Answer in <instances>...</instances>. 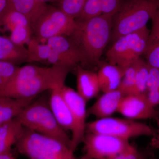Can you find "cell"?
Returning <instances> with one entry per match:
<instances>
[{
	"label": "cell",
	"instance_id": "6da1fadb",
	"mask_svg": "<svg viewBox=\"0 0 159 159\" xmlns=\"http://www.w3.org/2000/svg\"><path fill=\"white\" fill-rule=\"evenodd\" d=\"M73 68L57 66L43 67L31 65L21 67L14 79L0 89V96L36 98L43 92L65 85L66 78Z\"/></svg>",
	"mask_w": 159,
	"mask_h": 159
},
{
	"label": "cell",
	"instance_id": "7a4b0ae2",
	"mask_svg": "<svg viewBox=\"0 0 159 159\" xmlns=\"http://www.w3.org/2000/svg\"><path fill=\"white\" fill-rule=\"evenodd\" d=\"M112 16L101 15L83 21H77L68 36L82 57V66L99 62L111 37Z\"/></svg>",
	"mask_w": 159,
	"mask_h": 159
},
{
	"label": "cell",
	"instance_id": "3957f363",
	"mask_svg": "<svg viewBox=\"0 0 159 159\" xmlns=\"http://www.w3.org/2000/svg\"><path fill=\"white\" fill-rule=\"evenodd\" d=\"M158 9L156 0H128L122 2L113 17L111 40L147 27V23Z\"/></svg>",
	"mask_w": 159,
	"mask_h": 159
},
{
	"label": "cell",
	"instance_id": "277c9868",
	"mask_svg": "<svg viewBox=\"0 0 159 159\" xmlns=\"http://www.w3.org/2000/svg\"><path fill=\"white\" fill-rule=\"evenodd\" d=\"M16 118L26 128L57 139L70 148L71 138L54 116L49 100L34 99Z\"/></svg>",
	"mask_w": 159,
	"mask_h": 159
},
{
	"label": "cell",
	"instance_id": "5b68a950",
	"mask_svg": "<svg viewBox=\"0 0 159 159\" xmlns=\"http://www.w3.org/2000/svg\"><path fill=\"white\" fill-rule=\"evenodd\" d=\"M19 153L29 159H75L74 152L57 139L25 127L15 145Z\"/></svg>",
	"mask_w": 159,
	"mask_h": 159
},
{
	"label": "cell",
	"instance_id": "8992f818",
	"mask_svg": "<svg viewBox=\"0 0 159 159\" xmlns=\"http://www.w3.org/2000/svg\"><path fill=\"white\" fill-rule=\"evenodd\" d=\"M150 31L147 27L119 38L106 53L109 63L123 70L144 54Z\"/></svg>",
	"mask_w": 159,
	"mask_h": 159
},
{
	"label": "cell",
	"instance_id": "52a82bcc",
	"mask_svg": "<svg viewBox=\"0 0 159 159\" xmlns=\"http://www.w3.org/2000/svg\"><path fill=\"white\" fill-rule=\"evenodd\" d=\"M86 132L107 135L128 140L139 136L154 137L156 134L153 129L145 123L132 119L111 117L87 123Z\"/></svg>",
	"mask_w": 159,
	"mask_h": 159
},
{
	"label": "cell",
	"instance_id": "ba28073f",
	"mask_svg": "<svg viewBox=\"0 0 159 159\" xmlns=\"http://www.w3.org/2000/svg\"><path fill=\"white\" fill-rule=\"evenodd\" d=\"M77 24L71 17L60 8L48 6L33 26L34 37L39 42H47L51 38L57 36H69Z\"/></svg>",
	"mask_w": 159,
	"mask_h": 159
},
{
	"label": "cell",
	"instance_id": "9c48e42d",
	"mask_svg": "<svg viewBox=\"0 0 159 159\" xmlns=\"http://www.w3.org/2000/svg\"><path fill=\"white\" fill-rule=\"evenodd\" d=\"M84 154L91 159H109L123 152L130 146L129 140L102 134L86 133Z\"/></svg>",
	"mask_w": 159,
	"mask_h": 159
},
{
	"label": "cell",
	"instance_id": "30bf717a",
	"mask_svg": "<svg viewBox=\"0 0 159 159\" xmlns=\"http://www.w3.org/2000/svg\"><path fill=\"white\" fill-rule=\"evenodd\" d=\"M61 93L70 107L73 118L70 149L74 152L83 142L86 132L87 102L77 91L70 87L64 85L61 88Z\"/></svg>",
	"mask_w": 159,
	"mask_h": 159
},
{
	"label": "cell",
	"instance_id": "8fae6325",
	"mask_svg": "<svg viewBox=\"0 0 159 159\" xmlns=\"http://www.w3.org/2000/svg\"><path fill=\"white\" fill-rule=\"evenodd\" d=\"M117 112L130 119H158V112L148 101L146 94L125 95Z\"/></svg>",
	"mask_w": 159,
	"mask_h": 159
},
{
	"label": "cell",
	"instance_id": "7c38bea8",
	"mask_svg": "<svg viewBox=\"0 0 159 159\" xmlns=\"http://www.w3.org/2000/svg\"><path fill=\"white\" fill-rule=\"evenodd\" d=\"M125 95L119 89L104 93L88 109V115L95 116L98 119L111 117L118 111L119 103Z\"/></svg>",
	"mask_w": 159,
	"mask_h": 159
},
{
	"label": "cell",
	"instance_id": "4fadbf2b",
	"mask_svg": "<svg viewBox=\"0 0 159 159\" xmlns=\"http://www.w3.org/2000/svg\"><path fill=\"white\" fill-rule=\"evenodd\" d=\"M62 87L51 90L49 105L61 126L66 131L71 132L73 127V118L70 107L61 93Z\"/></svg>",
	"mask_w": 159,
	"mask_h": 159
},
{
	"label": "cell",
	"instance_id": "5bb4252c",
	"mask_svg": "<svg viewBox=\"0 0 159 159\" xmlns=\"http://www.w3.org/2000/svg\"><path fill=\"white\" fill-rule=\"evenodd\" d=\"M77 92L87 102L100 91L97 73L77 66L76 71Z\"/></svg>",
	"mask_w": 159,
	"mask_h": 159
},
{
	"label": "cell",
	"instance_id": "9a60e30c",
	"mask_svg": "<svg viewBox=\"0 0 159 159\" xmlns=\"http://www.w3.org/2000/svg\"><path fill=\"white\" fill-rule=\"evenodd\" d=\"M35 98L0 96V124L16 118Z\"/></svg>",
	"mask_w": 159,
	"mask_h": 159
},
{
	"label": "cell",
	"instance_id": "2e32d148",
	"mask_svg": "<svg viewBox=\"0 0 159 159\" xmlns=\"http://www.w3.org/2000/svg\"><path fill=\"white\" fill-rule=\"evenodd\" d=\"M100 91L103 93L118 89L124 74V70L108 63L100 67L97 73Z\"/></svg>",
	"mask_w": 159,
	"mask_h": 159
},
{
	"label": "cell",
	"instance_id": "e0dca14e",
	"mask_svg": "<svg viewBox=\"0 0 159 159\" xmlns=\"http://www.w3.org/2000/svg\"><path fill=\"white\" fill-rule=\"evenodd\" d=\"M25 129L17 118L0 124V153L11 151L22 136Z\"/></svg>",
	"mask_w": 159,
	"mask_h": 159
},
{
	"label": "cell",
	"instance_id": "ac0fdd59",
	"mask_svg": "<svg viewBox=\"0 0 159 159\" xmlns=\"http://www.w3.org/2000/svg\"><path fill=\"white\" fill-rule=\"evenodd\" d=\"M28 60L29 52L25 46L15 43L9 37L0 36V61L18 65L28 62Z\"/></svg>",
	"mask_w": 159,
	"mask_h": 159
},
{
	"label": "cell",
	"instance_id": "d6986e66",
	"mask_svg": "<svg viewBox=\"0 0 159 159\" xmlns=\"http://www.w3.org/2000/svg\"><path fill=\"white\" fill-rule=\"evenodd\" d=\"M151 20L152 26L144 54L148 65L159 69V9Z\"/></svg>",
	"mask_w": 159,
	"mask_h": 159
},
{
	"label": "cell",
	"instance_id": "ffe728a7",
	"mask_svg": "<svg viewBox=\"0 0 159 159\" xmlns=\"http://www.w3.org/2000/svg\"><path fill=\"white\" fill-rule=\"evenodd\" d=\"M46 43L58 54L70 60L76 65L82 62L81 54L68 36L61 35L51 38Z\"/></svg>",
	"mask_w": 159,
	"mask_h": 159
},
{
	"label": "cell",
	"instance_id": "44dd1931",
	"mask_svg": "<svg viewBox=\"0 0 159 159\" xmlns=\"http://www.w3.org/2000/svg\"><path fill=\"white\" fill-rule=\"evenodd\" d=\"M11 2L14 9L25 16L32 27L49 6L40 0H11Z\"/></svg>",
	"mask_w": 159,
	"mask_h": 159
},
{
	"label": "cell",
	"instance_id": "7402d4cb",
	"mask_svg": "<svg viewBox=\"0 0 159 159\" xmlns=\"http://www.w3.org/2000/svg\"><path fill=\"white\" fill-rule=\"evenodd\" d=\"M27 45L29 52L28 62L48 63L51 51V48L48 44L39 42L34 36Z\"/></svg>",
	"mask_w": 159,
	"mask_h": 159
},
{
	"label": "cell",
	"instance_id": "603a6c76",
	"mask_svg": "<svg viewBox=\"0 0 159 159\" xmlns=\"http://www.w3.org/2000/svg\"><path fill=\"white\" fill-rule=\"evenodd\" d=\"M0 23L5 31H9L10 32L20 26L32 27L31 23L25 16L15 9L9 11L0 18Z\"/></svg>",
	"mask_w": 159,
	"mask_h": 159
},
{
	"label": "cell",
	"instance_id": "cb8c5ba5",
	"mask_svg": "<svg viewBox=\"0 0 159 159\" xmlns=\"http://www.w3.org/2000/svg\"><path fill=\"white\" fill-rule=\"evenodd\" d=\"M149 66L146 61L140 58L136 74L134 86L132 94H146L147 93Z\"/></svg>",
	"mask_w": 159,
	"mask_h": 159
},
{
	"label": "cell",
	"instance_id": "d4e9b609",
	"mask_svg": "<svg viewBox=\"0 0 159 159\" xmlns=\"http://www.w3.org/2000/svg\"><path fill=\"white\" fill-rule=\"evenodd\" d=\"M140 58L124 70V76L119 89L125 95L132 93Z\"/></svg>",
	"mask_w": 159,
	"mask_h": 159
},
{
	"label": "cell",
	"instance_id": "484cf974",
	"mask_svg": "<svg viewBox=\"0 0 159 159\" xmlns=\"http://www.w3.org/2000/svg\"><path fill=\"white\" fill-rule=\"evenodd\" d=\"M20 68L12 63L0 61V89L4 88L14 79Z\"/></svg>",
	"mask_w": 159,
	"mask_h": 159
},
{
	"label": "cell",
	"instance_id": "4316f807",
	"mask_svg": "<svg viewBox=\"0 0 159 159\" xmlns=\"http://www.w3.org/2000/svg\"><path fill=\"white\" fill-rule=\"evenodd\" d=\"M102 15L101 0H87L82 11L77 19V21H83L97 17Z\"/></svg>",
	"mask_w": 159,
	"mask_h": 159
},
{
	"label": "cell",
	"instance_id": "83f0119b",
	"mask_svg": "<svg viewBox=\"0 0 159 159\" xmlns=\"http://www.w3.org/2000/svg\"><path fill=\"white\" fill-rule=\"evenodd\" d=\"M33 29L31 26H20L11 31L9 38L15 43L25 46L29 43L33 37Z\"/></svg>",
	"mask_w": 159,
	"mask_h": 159
},
{
	"label": "cell",
	"instance_id": "f1b7e54d",
	"mask_svg": "<svg viewBox=\"0 0 159 159\" xmlns=\"http://www.w3.org/2000/svg\"><path fill=\"white\" fill-rule=\"evenodd\" d=\"M87 0H59V8L75 19L79 16Z\"/></svg>",
	"mask_w": 159,
	"mask_h": 159
},
{
	"label": "cell",
	"instance_id": "f546056e",
	"mask_svg": "<svg viewBox=\"0 0 159 159\" xmlns=\"http://www.w3.org/2000/svg\"><path fill=\"white\" fill-rule=\"evenodd\" d=\"M122 2V0H101L102 14L113 17Z\"/></svg>",
	"mask_w": 159,
	"mask_h": 159
},
{
	"label": "cell",
	"instance_id": "4dcf8cb0",
	"mask_svg": "<svg viewBox=\"0 0 159 159\" xmlns=\"http://www.w3.org/2000/svg\"><path fill=\"white\" fill-rule=\"evenodd\" d=\"M109 159H144V158L134 146L130 145L123 152Z\"/></svg>",
	"mask_w": 159,
	"mask_h": 159
},
{
	"label": "cell",
	"instance_id": "1f68e13d",
	"mask_svg": "<svg viewBox=\"0 0 159 159\" xmlns=\"http://www.w3.org/2000/svg\"><path fill=\"white\" fill-rule=\"evenodd\" d=\"M147 97L152 105L154 107L159 105V85L148 89L147 91Z\"/></svg>",
	"mask_w": 159,
	"mask_h": 159
},
{
	"label": "cell",
	"instance_id": "d6a6232c",
	"mask_svg": "<svg viewBox=\"0 0 159 159\" xmlns=\"http://www.w3.org/2000/svg\"><path fill=\"white\" fill-rule=\"evenodd\" d=\"M13 9L11 0H0V18Z\"/></svg>",
	"mask_w": 159,
	"mask_h": 159
},
{
	"label": "cell",
	"instance_id": "836d02e7",
	"mask_svg": "<svg viewBox=\"0 0 159 159\" xmlns=\"http://www.w3.org/2000/svg\"><path fill=\"white\" fill-rule=\"evenodd\" d=\"M157 121L158 129L155 135L153 137V139L152 140L151 145L154 148H159V119H157Z\"/></svg>",
	"mask_w": 159,
	"mask_h": 159
},
{
	"label": "cell",
	"instance_id": "e575fe53",
	"mask_svg": "<svg viewBox=\"0 0 159 159\" xmlns=\"http://www.w3.org/2000/svg\"><path fill=\"white\" fill-rule=\"evenodd\" d=\"M0 159H16L11 150L0 153Z\"/></svg>",
	"mask_w": 159,
	"mask_h": 159
},
{
	"label": "cell",
	"instance_id": "d590c367",
	"mask_svg": "<svg viewBox=\"0 0 159 159\" xmlns=\"http://www.w3.org/2000/svg\"><path fill=\"white\" fill-rule=\"evenodd\" d=\"M75 159H91L88 156L84 154L83 156L81 157L80 158Z\"/></svg>",
	"mask_w": 159,
	"mask_h": 159
},
{
	"label": "cell",
	"instance_id": "8d00e7d4",
	"mask_svg": "<svg viewBox=\"0 0 159 159\" xmlns=\"http://www.w3.org/2000/svg\"><path fill=\"white\" fill-rule=\"evenodd\" d=\"M41 2H43L46 3L47 2H54V1H58L59 2V0H40Z\"/></svg>",
	"mask_w": 159,
	"mask_h": 159
},
{
	"label": "cell",
	"instance_id": "74e56055",
	"mask_svg": "<svg viewBox=\"0 0 159 159\" xmlns=\"http://www.w3.org/2000/svg\"><path fill=\"white\" fill-rule=\"evenodd\" d=\"M157 2V4L158 8L159 9V0H156Z\"/></svg>",
	"mask_w": 159,
	"mask_h": 159
}]
</instances>
